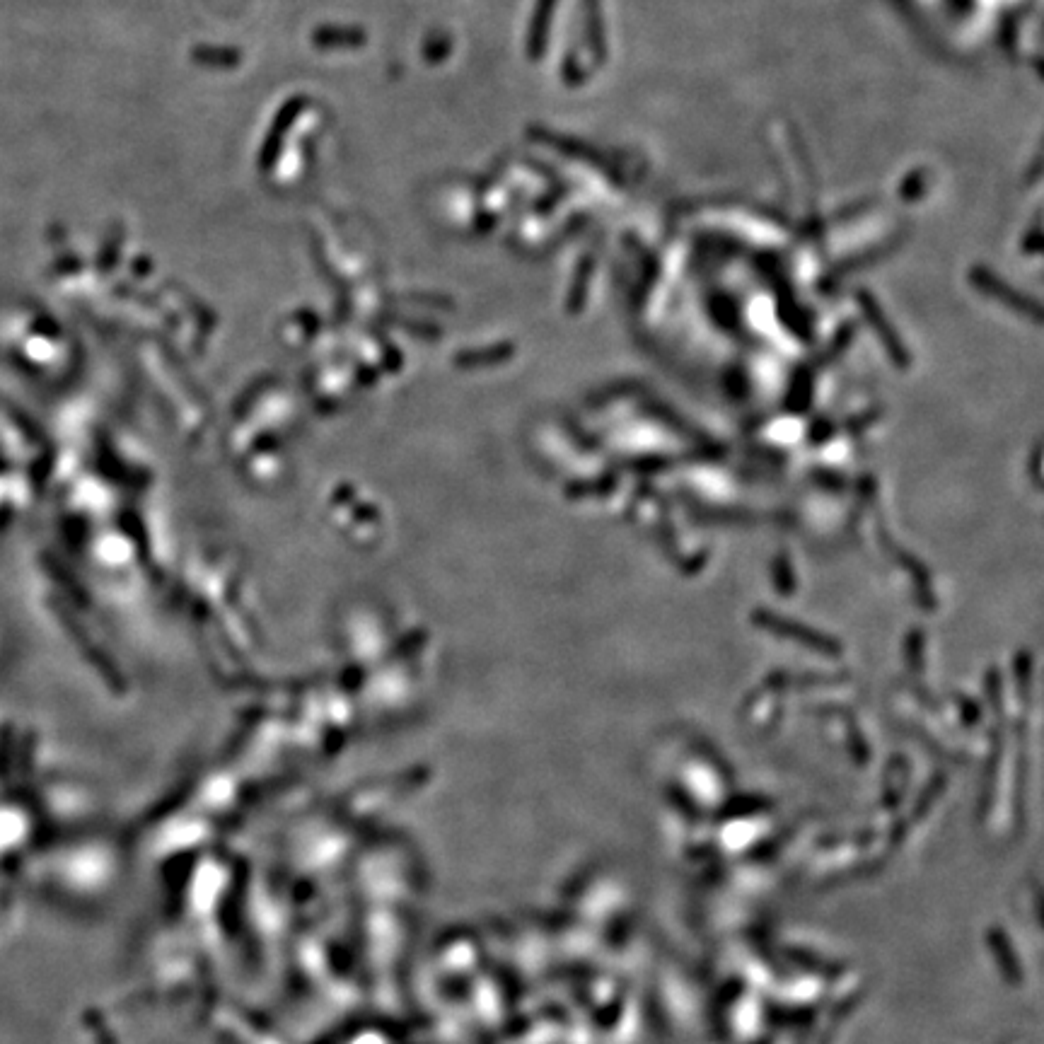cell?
Here are the masks:
<instances>
[{
  "instance_id": "obj_3",
  "label": "cell",
  "mask_w": 1044,
  "mask_h": 1044,
  "mask_svg": "<svg viewBox=\"0 0 1044 1044\" xmlns=\"http://www.w3.org/2000/svg\"><path fill=\"white\" fill-rule=\"evenodd\" d=\"M858 300H861L863 312H866V317L870 319V324H873L875 332H878L880 341H883L885 351L890 353L892 361H895V363L899 365V368H907V363L912 361V358H909V353L904 351L902 339H899V336L895 334V329H892V324H887V317L883 315V310H880V305L875 303L873 295L861 293V298H858Z\"/></svg>"
},
{
  "instance_id": "obj_2",
  "label": "cell",
  "mask_w": 1044,
  "mask_h": 1044,
  "mask_svg": "<svg viewBox=\"0 0 1044 1044\" xmlns=\"http://www.w3.org/2000/svg\"><path fill=\"white\" fill-rule=\"evenodd\" d=\"M972 281L977 283V288H982V293L991 295V298H996L1003 305L1013 307V310L1020 312V315H1030L1035 322H1040V317H1042L1040 305H1037L1035 300L1023 298L1020 293H1015L1011 286H1006V283L999 281V278L991 274L989 269H974Z\"/></svg>"
},
{
  "instance_id": "obj_1",
  "label": "cell",
  "mask_w": 1044,
  "mask_h": 1044,
  "mask_svg": "<svg viewBox=\"0 0 1044 1044\" xmlns=\"http://www.w3.org/2000/svg\"><path fill=\"white\" fill-rule=\"evenodd\" d=\"M752 622L757 624L759 629L786 638V641L798 643V646H803V648H810V651L825 653V655L841 653V646L834 641L832 636L822 634V631L812 629V626H805L800 622H793V619L781 617V614H776V612H769V609H757V612L752 614Z\"/></svg>"
}]
</instances>
